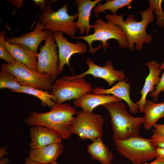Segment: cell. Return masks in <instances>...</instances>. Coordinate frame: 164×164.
<instances>
[{"instance_id":"cell-1","label":"cell","mask_w":164,"mask_h":164,"mask_svg":"<svg viewBox=\"0 0 164 164\" xmlns=\"http://www.w3.org/2000/svg\"><path fill=\"white\" fill-rule=\"evenodd\" d=\"M76 108L67 103H56L50 111L31 112L24 122L32 126L39 125L47 127L58 134L63 139H67L72 135L71 128L77 114Z\"/></svg>"},{"instance_id":"cell-2","label":"cell","mask_w":164,"mask_h":164,"mask_svg":"<svg viewBox=\"0 0 164 164\" xmlns=\"http://www.w3.org/2000/svg\"><path fill=\"white\" fill-rule=\"evenodd\" d=\"M142 20L138 21L133 14H129L125 20L123 15H113L106 14L104 18L120 26L126 37L128 47L131 50L135 49L138 50L143 48L144 44L150 43L152 35L148 34L146 32L148 25L153 21L154 16L152 6L149 5L145 10L140 11Z\"/></svg>"},{"instance_id":"cell-3","label":"cell","mask_w":164,"mask_h":164,"mask_svg":"<svg viewBox=\"0 0 164 164\" xmlns=\"http://www.w3.org/2000/svg\"><path fill=\"white\" fill-rule=\"evenodd\" d=\"M109 112L113 131L114 142L139 135L141 125L145 118L134 117L127 111L125 104L121 101L108 103L103 105Z\"/></svg>"},{"instance_id":"cell-4","label":"cell","mask_w":164,"mask_h":164,"mask_svg":"<svg viewBox=\"0 0 164 164\" xmlns=\"http://www.w3.org/2000/svg\"><path fill=\"white\" fill-rule=\"evenodd\" d=\"M94 32L83 36H74L71 38L82 39L86 41L89 46V53L94 54L101 46L104 49L109 47L108 41L114 39L117 41L120 48L126 49L128 43L126 35L121 28L110 21L106 22L100 19L95 20L92 25Z\"/></svg>"},{"instance_id":"cell-5","label":"cell","mask_w":164,"mask_h":164,"mask_svg":"<svg viewBox=\"0 0 164 164\" xmlns=\"http://www.w3.org/2000/svg\"><path fill=\"white\" fill-rule=\"evenodd\" d=\"M114 142L118 152L133 164H142L157 158V147L151 138L139 135Z\"/></svg>"},{"instance_id":"cell-6","label":"cell","mask_w":164,"mask_h":164,"mask_svg":"<svg viewBox=\"0 0 164 164\" xmlns=\"http://www.w3.org/2000/svg\"><path fill=\"white\" fill-rule=\"evenodd\" d=\"M69 5L65 4L55 11L47 5L39 18L44 29L52 33L60 32L71 37L75 36L78 29L75 20L78 19V15L77 12L74 15H69L68 12Z\"/></svg>"},{"instance_id":"cell-7","label":"cell","mask_w":164,"mask_h":164,"mask_svg":"<svg viewBox=\"0 0 164 164\" xmlns=\"http://www.w3.org/2000/svg\"><path fill=\"white\" fill-rule=\"evenodd\" d=\"M1 70L13 74L17 81L22 86L51 91L55 80L50 76L30 69L24 64L16 61L14 64L2 63Z\"/></svg>"},{"instance_id":"cell-8","label":"cell","mask_w":164,"mask_h":164,"mask_svg":"<svg viewBox=\"0 0 164 164\" xmlns=\"http://www.w3.org/2000/svg\"><path fill=\"white\" fill-rule=\"evenodd\" d=\"M71 127L72 134L77 135L82 140L93 142L103 136L104 119L101 115L83 110L78 111Z\"/></svg>"},{"instance_id":"cell-9","label":"cell","mask_w":164,"mask_h":164,"mask_svg":"<svg viewBox=\"0 0 164 164\" xmlns=\"http://www.w3.org/2000/svg\"><path fill=\"white\" fill-rule=\"evenodd\" d=\"M93 89L92 84L84 77L69 80L62 77L55 80L50 93L55 97V103H63L91 93Z\"/></svg>"},{"instance_id":"cell-10","label":"cell","mask_w":164,"mask_h":164,"mask_svg":"<svg viewBox=\"0 0 164 164\" xmlns=\"http://www.w3.org/2000/svg\"><path fill=\"white\" fill-rule=\"evenodd\" d=\"M52 33L49 32L43 46L37 53V71L50 76L55 80L59 75L57 45Z\"/></svg>"},{"instance_id":"cell-11","label":"cell","mask_w":164,"mask_h":164,"mask_svg":"<svg viewBox=\"0 0 164 164\" xmlns=\"http://www.w3.org/2000/svg\"><path fill=\"white\" fill-rule=\"evenodd\" d=\"M86 63L88 67L86 71L80 74L72 76L66 75L62 77L71 80L85 77L86 75H91L94 77L102 79L110 86L114 84L117 81L125 80V75L124 72L122 70H115L110 60L106 62L104 67L100 66L95 64L92 59L89 58L86 59Z\"/></svg>"},{"instance_id":"cell-12","label":"cell","mask_w":164,"mask_h":164,"mask_svg":"<svg viewBox=\"0 0 164 164\" xmlns=\"http://www.w3.org/2000/svg\"><path fill=\"white\" fill-rule=\"evenodd\" d=\"M52 33L58 48L60 74L66 64L72 70L69 63L70 58L74 54L85 53L87 50V46L85 43L79 41L76 42L75 43L69 42L61 32H56Z\"/></svg>"},{"instance_id":"cell-13","label":"cell","mask_w":164,"mask_h":164,"mask_svg":"<svg viewBox=\"0 0 164 164\" xmlns=\"http://www.w3.org/2000/svg\"><path fill=\"white\" fill-rule=\"evenodd\" d=\"M30 149H40L47 145L61 143L62 138L58 133L44 126L36 125L29 128Z\"/></svg>"},{"instance_id":"cell-14","label":"cell","mask_w":164,"mask_h":164,"mask_svg":"<svg viewBox=\"0 0 164 164\" xmlns=\"http://www.w3.org/2000/svg\"><path fill=\"white\" fill-rule=\"evenodd\" d=\"M130 84L126 80H124L118 81L109 89H105L100 87H96L93 89L91 93L97 94H111L122 100H123L128 104L130 113L135 114L138 112L139 107L136 103H134L132 101L130 98Z\"/></svg>"},{"instance_id":"cell-15","label":"cell","mask_w":164,"mask_h":164,"mask_svg":"<svg viewBox=\"0 0 164 164\" xmlns=\"http://www.w3.org/2000/svg\"><path fill=\"white\" fill-rule=\"evenodd\" d=\"M160 64L154 60L145 63L146 66L149 69V73L145 79L142 89L139 92L141 95L140 98L136 103L138 106L140 112H143L144 106L147 101V95L150 92L152 93L154 91L155 86H156L160 81L161 77L160 75L162 71L159 68Z\"/></svg>"},{"instance_id":"cell-16","label":"cell","mask_w":164,"mask_h":164,"mask_svg":"<svg viewBox=\"0 0 164 164\" xmlns=\"http://www.w3.org/2000/svg\"><path fill=\"white\" fill-rule=\"evenodd\" d=\"M48 31L44 29L43 27L39 20L36 27L32 32L19 37L6 38V41L10 44H19L24 45L37 53V48L40 43L46 40Z\"/></svg>"},{"instance_id":"cell-17","label":"cell","mask_w":164,"mask_h":164,"mask_svg":"<svg viewBox=\"0 0 164 164\" xmlns=\"http://www.w3.org/2000/svg\"><path fill=\"white\" fill-rule=\"evenodd\" d=\"M122 101L112 95L87 93L80 98L73 100V104L76 107L80 108L83 110L91 112L95 108L100 105Z\"/></svg>"},{"instance_id":"cell-18","label":"cell","mask_w":164,"mask_h":164,"mask_svg":"<svg viewBox=\"0 0 164 164\" xmlns=\"http://www.w3.org/2000/svg\"><path fill=\"white\" fill-rule=\"evenodd\" d=\"M5 45L8 51L16 61L24 64L30 69L37 70V53L21 44H10L5 41Z\"/></svg>"},{"instance_id":"cell-19","label":"cell","mask_w":164,"mask_h":164,"mask_svg":"<svg viewBox=\"0 0 164 164\" xmlns=\"http://www.w3.org/2000/svg\"><path fill=\"white\" fill-rule=\"evenodd\" d=\"M64 149V145L59 143L50 145L40 149H30L29 158L37 162L51 164L56 162Z\"/></svg>"},{"instance_id":"cell-20","label":"cell","mask_w":164,"mask_h":164,"mask_svg":"<svg viewBox=\"0 0 164 164\" xmlns=\"http://www.w3.org/2000/svg\"><path fill=\"white\" fill-rule=\"evenodd\" d=\"M101 0H77L75 2L77 6L78 17L76 25L79 30V33L82 35L85 33L89 34L90 30L93 28L90 23V17L93 8Z\"/></svg>"},{"instance_id":"cell-21","label":"cell","mask_w":164,"mask_h":164,"mask_svg":"<svg viewBox=\"0 0 164 164\" xmlns=\"http://www.w3.org/2000/svg\"><path fill=\"white\" fill-rule=\"evenodd\" d=\"M143 112L145 114L144 127L146 129L149 130L159 119L164 118V101L156 103L151 100H147Z\"/></svg>"},{"instance_id":"cell-22","label":"cell","mask_w":164,"mask_h":164,"mask_svg":"<svg viewBox=\"0 0 164 164\" xmlns=\"http://www.w3.org/2000/svg\"><path fill=\"white\" fill-rule=\"evenodd\" d=\"M87 152L91 158L99 161L101 164H112L114 157L112 152L103 143L102 138H98L88 145Z\"/></svg>"},{"instance_id":"cell-23","label":"cell","mask_w":164,"mask_h":164,"mask_svg":"<svg viewBox=\"0 0 164 164\" xmlns=\"http://www.w3.org/2000/svg\"><path fill=\"white\" fill-rule=\"evenodd\" d=\"M132 1V0H108L104 4L99 2L97 5L94 8L93 12L95 16L98 18L99 17L100 13L107 10H109L113 15H115L119 9L124 7L127 6L129 9H131Z\"/></svg>"},{"instance_id":"cell-24","label":"cell","mask_w":164,"mask_h":164,"mask_svg":"<svg viewBox=\"0 0 164 164\" xmlns=\"http://www.w3.org/2000/svg\"><path fill=\"white\" fill-rule=\"evenodd\" d=\"M18 93H25L37 97L43 106H47L50 108L56 103L55 97L49 91L22 86Z\"/></svg>"},{"instance_id":"cell-25","label":"cell","mask_w":164,"mask_h":164,"mask_svg":"<svg viewBox=\"0 0 164 164\" xmlns=\"http://www.w3.org/2000/svg\"><path fill=\"white\" fill-rule=\"evenodd\" d=\"M22 86L17 81L15 76L11 73L1 70L0 73V89L7 88L11 92L18 93Z\"/></svg>"},{"instance_id":"cell-26","label":"cell","mask_w":164,"mask_h":164,"mask_svg":"<svg viewBox=\"0 0 164 164\" xmlns=\"http://www.w3.org/2000/svg\"><path fill=\"white\" fill-rule=\"evenodd\" d=\"M162 0H149L151 5L156 17V24L161 29L164 28V12L162 8Z\"/></svg>"},{"instance_id":"cell-27","label":"cell","mask_w":164,"mask_h":164,"mask_svg":"<svg viewBox=\"0 0 164 164\" xmlns=\"http://www.w3.org/2000/svg\"><path fill=\"white\" fill-rule=\"evenodd\" d=\"M5 31L0 32V58L5 61L7 64H11L15 63L16 61L12 57L6 49L5 45Z\"/></svg>"},{"instance_id":"cell-28","label":"cell","mask_w":164,"mask_h":164,"mask_svg":"<svg viewBox=\"0 0 164 164\" xmlns=\"http://www.w3.org/2000/svg\"><path fill=\"white\" fill-rule=\"evenodd\" d=\"M159 68L161 70H164L163 73L160 77V81L156 86L154 91L150 94V97L155 102H156L158 101L160 94L164 91V61L160 64Z\"/></svg>"},{"instance_id":"cell-29","label":"cell","mask_w":164,"mask_h":164,"mask_svg":"<svg viewBox=\"0 0 164 164\" xmlns=\"http://www.w3.org/2000/svg\"><path fill=\"white\" fill-rule=\"evenodd\" d=\"M151 138L157 147L164 148V135L153 133Z\"/></svg>"},{"instance_id":"cell-30","label":"cell","mask_w":164,"mask_h":164,"mask_svg":"<svg viewBox=\"0 0 164 164\" xmlns=\"http://www.w3.org/2000/svg\"><path fill=\"white\" fill-rule=\"evenodd\" d=\"M153 127L154 128L153 130V132L154 133L164 135V124H158L156 123Z\"/></svg>"},{"instance_id":"cell-31","label":"cell","mask_w":164,"mask_h":164,"mask_svg":"<svg viewBox=\"0 0 164 164\" xmlns=\"http://www.w3.org/2000/svg\"><path fill=\"white\" fill-rule=\"evenodd\" d=\"M34 4L39 7L43 11L46 7L47 5L46 1L44 0H33Z\"/></svg>"},{"instance_id":"cell-32","label":"cell","mask_w":164,"mask_h":164,"mask_svg":"<svg viewBox=\"0 0 164 164\" xmlns=\"http://www.w3.org/2000/svg\"><path fill=\"white\" fill-rule=\"evenodd\" d=\"M156 154L157 158L164 159V148L157 147Z\"/></svg>"},{"instance_id":"cell-33","label":"cell","mask_w":164,"mask_h":164,"mask_svg":"<svg viewBox=\"0 0 164 164\" xmlns=\"http://www.w3.org/2000/svg\"><path fill=\"white\" fill-rule=\"evenodd\" d=\"M141 164H164V159L157 158L150 163L145 162Z\"/></svg>"},{"instance_id":"cell-34","label":"cell","mask_w":164,"mask_h":164,"mask_svg":"<svg viewBox=\"0 0 164 164\" xmlns=\"http://www.w3.org/2000/svg\"><path fill=\"white\" fill-rule=\"evenodd\" d=\"M8 148V146L6 145L2 147L0 149V158L3 157L5 155H6L8 153L7 150Z\"/></svg>"},{"instance_id":"cell-35","label":"cell","mask_w":164,"mask_h":164,"mask_svg":"<svg viewBox=\"0 0 164 164\" xmlns=\"http://www.w3.org/2000/svg\"><path fill=\"white\" fill-rule=\"evenodd\" d=\"M9 2L12 5H14L17 9L22 5V0H13Z\"/></svg>"},{"instance_id":"cell-36","label":"cell","mask_w":164,"mask_h":164,"mask_svg":"<svg viewBox=\"0 0 164 164\" xmlns=\"http://www.w3.org/2000/svg\"><path fill=\"white\" fill-rule=\"evenodd\" d=\"M24 164H48L40 163L34 161L29 157L26 158L25 159V163Z\"/></svg>"},{"instance_id":"cell-37","label":"cell","mask_w":164,"mask_h":164,"mask_svg":"<svg viewBox=\"0 0 164 164\" xmlns=\"http://www.w3.org/2000/svg\"><path fill=\"white\" fill-rule=\"evenodd\" d=\"M9 160L8 158H2L0 160V164H6L9 162Z\"/></svg>"},{"instance_id":"cell-38","label":"cell","mask_w":164,"mask_h":164,"mask_svg":"<svg viewBox=\"0 0 164 164\" xmlns=\"http://www.w3.org/2000/svg\"><path fill=\"white\" fill-rule=\"evenodd\" d=\"M51 164H59L58 163H57V162H55Z\"/></svg>"},{"instance_id":"cell-39","label":"cell","mask_w":164,"mask_h":164,"mask_svg":"<svg viewBox=\"0 0 164 164\" xmlns=\"http://www.w3.org/2000/svg\"><path fill=\"white\" fill-rule=\"evenodd\" d=\"M163 97H164V94H163Z\"/></svg>"}]
</instances>
